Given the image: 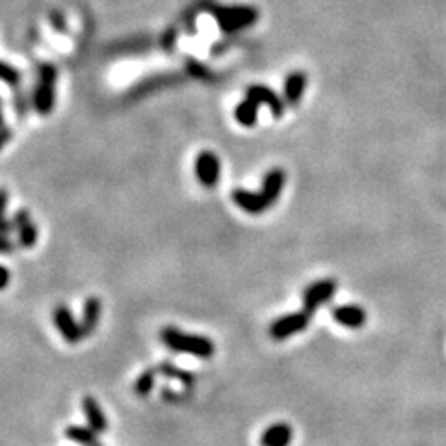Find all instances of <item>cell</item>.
<instances>
[{
    "label": "cell",
    "instance_id": "12",
    "mask_svg": "<svg viewBox=\"0 0 446 446\" xmlns=\"http://www.w3.org/2000/svg\"><path fill=\"white\" fill-rule=\"evenodd\" d=\"M294 437L292 427L287 422H276L263 432L260 446H290Z\"/></svg>",
    "mask_w": 446,
    "mask_h": 446
},
{
    "label": "cell",
    "instance_id": "22",
    "mask_svg": "<svg viewBox=\"0 0 446 446\" xmlns=\"http://www.w3.org/2000/svg\"><path fill=\"white\" fill-rule=\"evenodd\" d=\"M6 208H8V194L6 190H0V234H8L13 231V223L8 221L6 218Z\"/></svg>",
    "mask_w": 446,
    "mask_h": 446
},
{
    "label": "cell",
    "instance_id": "13",
    "mask_svg": "<svg viewBox=\"0 0 446 446\" xmlns=\"http://www.w3.org/2000/svg\"><path fill=\"white\" fill-rule=\"evenodd\" d=\"M285 183H287V175H285V171L281 168H274L264 175L260 194L266 197V201L270 203V207L279 199V195L285 188Z\"/></svg>",
    "mask_w": 446,
    "mask_h": 446
},
{
    "label": "cell",
    "instance_id": "25",
    "mask_svg": "<svg viewBox=\"0 0 446 446\" xmlns=\"http://www.w3.org/2000/svg\"><path fill=\"white\" fill-rule=\"evenodd\" d=\"M10 285V271H8L6 266L0 264V290H4Z\"/></svg>",
    "mask_w": 446,
    "mask_h": 446
},
{
    "label": "cell",
    "instance_id": "2",
    "mask_svg": "<svg viewBox=\"0 0 446 446\" xmlns=\"http://www.w3.org/2000/svg\"><path fill=\"white\" fill-rule=\"evenodd\" d=\"M221 32L233 34L257 23L258 12L252 6H218L212 10Z\"/></svg>",
    "mask_w": 446,
    "mask_h": 446
},
{
    "label": "cell",
    "instance_id": "7",
    "mask_svg": "<svg viewBox=\"0 0 446 446\" xmlns=\"http://www.w3.org/2000/svg\"><path fill=\"white\" fill-rule=\"evenodd\" d=\"M220 158L214 153L205 151L201 153L197 160H195V175L199 179V183L207 188H214L218 181H220Z\"/></svg>",
    "mask_w": 446,
    "mask_h": 446
},
{
    "label": "cell",
    "instance_id": "11",
    "mask_svg": "<svg viewBox=\"0 0 446 446\" xmlns=\"http://www.w3.org/2000/svg\"><path fill=\"white\" fill-rule=\"evenodd\" d=\"M82 411H84V416H86L88 426L91 427L93 432H97V434H104V432H107L108 419L93 396H84V400H82Z\"/></svg>",
    "mask_w": 446,
    "mask_h": 446
},
{
    "label": "cell",
    "instance_id": "8",
    "mask_svg": "<svg viewBox=\"0 0 446 446\" xmlns=\"http://www.w3.org/2000/svg\"><path fill=\"white\" fill-rule=\"evenodd\" d=\"M245 95H247V99H252V101L257 102V104H266V107L271 110V113H274V118H281L285 113L283 99H281L274 89L257 84V86H249L247 91H245Z\"/></svg>",
    "mask_w": 446,
    "mask_h": 446
},
{
    "label": "cell",
    "instance_id": "24",
    "mask_svg": "<svg viewBox=\"0 0 446 446\" xmlns=\"http://www.w3.org/2000/svg\"><path fill=\"white\" fill-rule=\"evenodd\" d=\"M51 23L56 32H65V19H63V15L60 12H52Z\"/></svg>",
    "mask_w": 446,
    "mask_h": 446
},
{
    "label": "cell",
    "instance_id": "10",
    "mask_svg": "<svg viewBox=\"0 0 446 446\" xmlns=\"http://www.w3.org/2000/svg\"><path fill=\"white\" fill-rule=\"evenodd\" d=\"M233 201L247 214H263L266 208H270V203L266 201L260 192H249L244 188L234 190Z\"/></svg>",
    "mask_w": 446,
    "mask_h": 446
},
{
    "label": "cell",
    "instance_id": "4",
    "mask_svg": "<svg viewBox=\"0 0 446 446\" xmlns=\"http://www.w3.org/2000/svg\"><path fill=\"white\" fill-rule=\"evenodd\" d=\"M313 316L309 315L305 309L298 311V313H290L281 318H277L270 326V337L274 340H285L290 339L292 335H298L305 331Z\"/></svg>",
    "mask_w": 446,
    "mask_h": 446
},
{
    "label": "cell",
    "instance_id": "28",
    "mask_svg": "<svg viewBox=\"0 0 446 446\" xmlns=\"http://www.w3.org/2000/svg\"><path fill=\"white\" fill-rule=\"evenodd\" d=\"M0 104H2V99H0Z\"/></svg>",
    "mask_w": 446,
    "mask_h": 446
},
{
    "label": "cell",
    "instance_id": "18",
    "mask_svg": "<svg viewBox=\"0 0 446 446\" xmlns=\"http://www.w3.org/2000/svg\"><path fill=\"white\" fill-rule=\"evenodd\" d=\"M257 113H258V104L253 102L252 99H245L234 108V120L238 121L242 126H253L257 123Z\"/></svg>",
    "mask_w": 446,
    "mask_h": 446
},
{
    "label": "cell",
    "instance_id": "9",
    "mask_svg": "<svg viewBox=\"0 0 446 446\" xmlns=\"http://www.w3.org/2000/svg\"><path fill=\"white\" fill-rule=\"evenodd\" d=\"M13 229L19 234L21 247H34L38 242V229L32 221V216L26 210H17L13 216Z\"/></svg>",
    "mask_w": 446,
    "mask_h": 446
},
{
    "label": "cell",
    "instance_id": "20",
    "mask_svg": "<svg viewBox=\"0 0 446 446\" xmlns=\"http://www.w3.org/2000/svg\"><path fill=\"white\" fill-rule=\"evenodd\" d=\"M160 374H164V376L168 377H173V379H179L181 383L184 385H194L195 383V376H192L190 372L183 370V368H177V366H173L171 363H162V365L158 366L157 368Z\"/></svg>",
    "mask_w": 446,
    "mask_h": 446
},
{
    "label": "cell",
    "instance_id": "21",
    "mask_svg": "<svg viewBox=\"0 0 446 446\" xmlns=\"http://www.w3.org/2000/svg\"><path fill=\"white\" fill-rule=\"evenodd\" d=\"M0 80L8 84V86H19L21 82V71L15 69L10 63L0 60Z\"/></svg>",
    "mask_w": 446,
    "mask_h": 446
},
{
    "label": "cell",
    "instance_id": "17",
    "mask_svg": "<svg viewBox=\"0 0 446 446\" xmlns=\"http://www.w3.org/2000/svg\"><path fill=\"white\" fill-rule=\"evenodd\" d=\"M97 432H93L89 426H67L65 427V437L76 445L80 446H101L99 439H97Z\"/></svg>",
    "mask_w": 446,
    "mask_h": 446
},
{
    "label": "cell",
    "instance_id": "5",
    "mask_svg": "<svg viewBox=\"0 0 446 446\" xmlns=\"http://www.w3.org/2000/svg\"><path fill=\"white\" fill-rule=\"evenodd\" d=\"M335 292H337L335 279H322V281L309 285L305 292H303V309L311 316H315L318 307H322L324 303L329 302L335 296Z\"/></svg>",
    "mask_w": 446,
    "mask_h": 446
},
{
    "label": "cell",
    "instance_id": "27",
    "mask_svg": "<svg viewBox=\"0 0 446 446\" xmlns=\"http://www.w3.org/2000/svg\"><path fill=\"white\" fill-rule=\"evenodd\" d=\"M0 126H2V113H0Z\"/></svg>",
    "mask_w": 446,
    "mask_h": 446
},
{
    "label": "cell",
    "instance_id": "1",
    "mask_svg": "<svg viewBox=\"0 0 446 446\" xmlns=\"http://www.w3.org/2000/svg\"><path fill=\"white\" fill-rule=\"evenodd\" d=\"M160 342L171 352L186 353V355H194L197 359H210L216 352L212 339L203 337V335L186 333L175 326L162 327Z\"/></svg>",
    "mask_w": 446,
    "mask_h": 446
},
{
    "label": "cell",
    "instance_id": "26",
    "mask_svg": "<svg viewBox=\"0 0 446 446\" xmlns=\"http://www.w3.org/2000/svg\"><path fill=\"white\" fill-rule=\"evenodd\" d=\"M12 140V131L10 129H0V151L4 149V145Z\"/></svg>",
    "mask_w": 446,
    "mask_h": 446
},
{
    "label": "cell",
    "instance_id": "15",
    "mask_svg": "<svg viewBox=\"0 0 446 446\" xmlns=\"http://www.w3.org/2000/svg\"><path fill=\"white\" fill-rule=\"evenodd\" d=\"M307 88V75L303 71H292L285 80V101L290 107H298Z\"/></svg>",
    "mask_w": 446,
    "mask_h": 446
},
{
    "label": "cell",
    "instance_id": "19",
    "mask_svg": "<svg viewBox=\"0 0 446 446\" xmlns=\"http://www.w3.org/2000/svg\"><path fill=\"white\" fill-rule=\"evenodd\" d=\"M157 368H147L138 376V379L134 381V392L140 398H145L149 396L155 389V383H157Z\"/></svg>",
    "mask_w": 446,
    "mask_h": 446
},
{
    "label": "cell",
    "instance_id": "14",
    "mask_svg": "<svg viewBox=\"0 0 446 446\" xmlns=\"http://www.w3.org/2000/svg\"><path fill=\"white\" fill-rule=\"evenodd\" d=\"M335 322H339L340 326L350 327V329H359L365 326L366 313L365 309L359 305H340V307L333 309Z\"/></svg>",
    "mask_w": 446,
    "mask_h": 446
},
{
    "label": "cell",
    "instance_id": "16",
    "mask_svg": "<svg viewBox=\"0 0 446 446\" xmlns=\"http://www.w3.org/2000/svg\"><path fill=\"white\" fill-rule=\"evenodd\" d=\"M101 302L97 296H89L88 300L84 302V309H82V318L80 326L84 331V337L95 333V327L99 326L101 320Z\"/></svg>",
    "mask_w": 446,
    "mask_h": 446
},
{
    "label": "cell",
    "instance_id": "3",
    "mask_svg": "<svg viewBox=\"0 0 446 446\" xmlns=\"http://www.w3.org/2000/svg\"><path fill=\"white\" fill-rule=\"evenodd\" d=\"M56 78L58 71L52 63H41L39 65V80L34 91V108L41 115H49L54 108L56 101Z\"/></svg>",
    "mask_w": 446,
    "mask_h": 446
},
{
    "label": "cell",
    "instance_id": "6",
    "mask_svg": "<svg viewBox=\"0 0 446 446\" xmlns=\"http://www.w3.org/2000/svg\"><path fill=\"white\" fill-rule=\"evenodd\" d=\"M52 322H54V327L58 329V333L62 335L69 344H78L82 337H84L80 322L76 320L75 315L71 313V309L67 305H56L54 307Z\"/></svg>",
    "mask_w": 446,
    "mask_h": 446
},
{
    "label": "cell",
    "instance_id": "23",
    "mask_svg": "<svg viewBox=\"0 0 446 446\" xmlns=\"http://www.w3.org/2000/svg\"><path fill=\"white\" fill-rule=\"evenodd\" d=\"M19 245L21 244H15V242H12V240L8 238V236H4V234H0V255H10V253L15 252Z\"/></svg>",
    "mask_w": 446,
    "mask_h": 446
}]
</instances>
